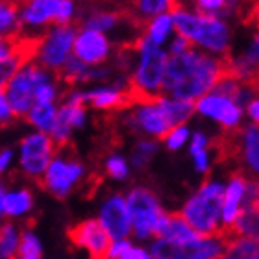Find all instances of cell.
Masks as SVG:
<instances>
[{
	"instance_id": "484cf974",
	"label": "cell",
	"mask_w": 259,
	"mask_h": 259,
	"mask_svg": "<svg viewBox=\"0 0 259 259\" xmlns=\"http://www.w3.org/2000/svg\"><path fill=\"white\" fill-rule=\"evenodd\" d=\"M221 259H259V239H233Z\"/></svg>"
},
{
	"instance_id": "4316f807",
	"label": "cell",
	"mask_w": 259,
	"mask_h": 259,
	"mask_svg": "<svg viewBox=\"0 0 259 259\" xmlns=\"http://www.w3.org/2000/svg\"><path fill=\"white\" fill-rule=\"evenodd\" d=\"M2 239H0V246H2V257L4 259H17L19 254V244H21V237L17 230L11 224H4L2 226Z\"/></svg>"
},
{
	"instance_id": "52a82bcc",
	"label": "cell",
	"mask_w": 259,
	"mask_h": 259,
	"mask_svg": "<svg viewBox=\"0 0 259 259\" xmlns=\"http://www.w3.org/2000/svg\"><path fill=\"white\" fill-rule=\"evenodd\" d=\"M76 35H78V32L74 30L72 24L54 26L52 30H49L41 39L35 61L50 72L60 74L61 69L70 60V56L74 54Z\"/></svg>"
},
{
	"instance_id": "60d3db41",
	"label": "cell",
	"mask_w": 259,
	"mask_h": 259,
	"mask_svg": "<svg viewBox=\"0 0 259 259\" xmlns=\"http://www.w3.org/2000/svg\"><path fill=\"white\" fill-rule=\"evenodd\" d=\"M11 157H13V152H11V150L2 152V156H0V168H2V170H6V168H8V165H10V161H11Z\"/></svg>"
},
{
	"instance_id": "5bb4252c",
	"label": "cell",
	"mask_w": 259,
	"mask_h": 259,
	"mask_svg": "<svg viewBox=\"0 0 259 259\" xmlns=\"http://www.w3.org/2000/svg\"><path fill=\"white\" fill-rule=\"evenodd\" d=\"M156 237L168 243L174 248L185 250L196 241H200L204 235L194 232L182 213H170V215L161 217V221H159V224L156 228Z\"/></svg>"
},
{
	"instance_id": "b9f144b4",
	"label": "cell",
	"mask_w": 259,
	"mask_h": 259,
	"mask_svg": "<svg viewBox=\"0 0 259 259\" xmlns=\"http://www.w3.org/2000/svg\"><path fill=\"white\" fill-rule=\"evenodd\" d=\"M248 13H250V21L259 28V2H255V4L252 6V10H250Z\"/></svg>"
},
{
	"instance_id": "83f0119b",
	"label": "cell",
	"mask_w": 259,
	"mask_h": 259,
	"mask_svg": "<svg viewBox=\"0 0 259 259\" xmlns=\"http://www.w3.org/2000/svg\"><path fill=\"white\" fill-rule=\"evenodd\" d=\"M17 259H41V244L32 232H24L21 235Z\"/></svg>"
},
{
	"instance_id": "7402d4cb",
	"label": "cell",
	"mask_w": 259,
	"mask_h": 259,
	"mask_svg": "<svg viewBox=\"0 0 259 259\" xmlns=\"http://www.w3.org/2000/svg\"><path fill=\"white\" fill-rule=\"evenodd\" d=\"M0 33L2 39H13L22 33L21 6L2 2L0 6Z\"/></svg>"
},
{
	"instance_id": "8fae6325",
	"label": "cell",
	"mask_w": 259,
	"mask_h": 259,
	"mask_svg": "<svg viewBox=\"0 0 259 259\" xmlns=\"http://www.w3.org/2000/svg\"><path fill=\"white\" fill-rule=\"evenodd\" d=\"M69 239L76 246H81V248H87L91 259H108L109 248H111V237L109 233L106 232V228L102 226L100 221H83L76 226L69 228L67 232Z\"/></svg>"
},
{
	"instance_id": "f6af8a7d",
	"label": "cell",
	"mask_w": 259,
	"mask_h": 259,
	"mask_svg": "<svg viewBox=\"0 0 259 259\" xmlns=\"http://www.w3.org/2000/svg\"><path fill=\"white\" fill-rule=\"evenodd\" d=\"M257 91H259V85H257Z\"/></svg>"
},
{
	"instance_id": "836d02e7",
	"label": "cell",
	"mask_w": 259,
	"mask_h": 259,
	"mask_svg": "<svg viewBox=\"0 0 259 259\" xmlns=\"http://www.w3.org/2000/svg\"><path fill=\"white\" fill-rule=\"evenodd\" d=\"M191 49H193V43H191L189 39H185L184 35L176 33L172 37V41H170V45H168V54L180 56V54H185V52Z\"/></svg>"
},
{
	"instance_id": "44dd1931",
	"label": "cell",
	"mask_w": 259,
	"mask_h": 259,
	"mask_svg": "<svg viewBox=\"0 0 259 259\" xmlns=\"http://www.w3.org/2000/svg\"><path fill=\"white\" fill-rule=\"evenodd\" d=\"M174 30V21H172V13H163V15L152 19L145 24V35L148 41H152L157 47H163L167 43V39L172 35Z\"/></svg>"
},
{
	"instance_id": "e0dca14e",
	"label": "cell",
	"mask_w": 259,
	"mask_h": 259,
	"mask_svg": "<svg viewBox=\"0 0 259 259\" xmlns=\"http://www.w3.org/2000/svg\"><path fill=\"white\" fill-rule=\"evenodd\" d=\"M246 184H248V180L244 178L243 174H233L230 184H228L226 196H224V209H222V235L235 224V221L243 211Z\"/></svg>"
},
{
	"instance_id": "7a4b0ae2",
	"label": "cell",
	"mask_w": 259,
	"mask_h": 259,
	"mask_svg": "<svg viewBox=\"0 0 259 259\" xmlns=\"http://www.w3.org/2000/svg\"><path fill=\"white\" fill-rule=\"evenodd\" d=\"M135 50H137V63L130 76L128 85L134 98V106H137L141 102H148L161 97L170 54L148 41L145 35H139Z\"/></svg>"
},
{
	"instance_id": "e575fe53",
	"label": "cell",
	"mask_w": 259,
	"mask_h": 259,
	"mask_svg": "<svg viewBox=\"0 0 259 259\" xmlns=\"http://www.w3.org/2000/svg\"><path fill=\"white\" fill-rule=\"evenodd\" d=\"M15 113H13V108H11L10 100L6 97L4 93H0V119H2V124H10L11 120H13Z\"/></svg>"
},
{
	"instance_id": "4dcf8cb0",
	"label": "cell",
	"mask_w": 259,
	"mask_h": 259,
	"mask_svg": "<svg viewBox=\"0 0 259 259\" xmlns=\"http://www.w3.org/2000/svg\"><path fill=\"white\" fill-rule=\"evenodd\" d=\"M58 85H56L54 80L47 81L43 85L39 87L37 93H35V104H54L56 98H58Z\"/></svg>"
},
{
	"instance_id": "8d00e7d4",
	"label": "cell",
	"mask_w": 259,
	"mask_h": 259,
	"mask_svg": "<svg viewBox=\"0 0 259 259\" xmlns=\"http://www.w3.org/2000/svg\"><path fill=\"white\" fill-rule=\"evenodd\" d=\"M207 145H209V139L205 137L202 132L193 135V141H191V154H196L200 150H207Z\"/></svg>"
},
{
	"instance_id": "9a60e30c",
	"label": "cell",
	"mask_w": 259,
	"mask_h": 259,
	"mask_svg": "<svg viewBox=\"0 0 259 259\" xmlns=\"http://www.w3.org/2000/svg\"><path fill=\"white\" fill-rule=\"evenodd\" d=\"M98 221L102 222V226L106 228L109 237L115 239V241L124 239L134 228V219H132V213H130L128 202L122 196H111L102 205Z\"/></svg>"
},
{
	"instance_id": "bcb514c9",
	"label": "cell",
	"mask_w": 259,
	"mask_h": 259,
	"mask_svg": "<svg viewBox=\"0 0 259 259\" xmlns=\"http://www.w3.org/2000/svg\"><path fill=\"white\" fill-rule=\"evenodd\" d=\"M24 2H26V0H24Z\"/></svg>"
},
{
	"instance_id": "d6986e66",
	"label": "cell",
	"mask_w": 259,
	"mask_h": 259,
	"mask_svg": "<svg viewBox=\"0 0 259 259\" xmlns=\"http://www.w3.org/2000/svg\"><path fill=\"white\" fill-rule=\"evenodd\" d=\"M157 104L161 106V109L167 115L168 122L172 124V128L176 126H184V122L189 119L191 115L196 111V106L193 102H184V100H176L170 97H157Z\"/></svg>"
},
{
	"instance_id": "603a6c76",
	"label": "cell",
	"mask_w": 259,
	"mask_h": 259,
	"mask_svg": "<svg viewBox=\"0 0 259 259\" xmlns=\"http://www.w3.org/2000/svg\"><path fill=\"white\" fill-rule=\"evenodd\" d=\"M26 120L32 126L43 132V134H52L58 120V108L54 104H33V108L30 109V113L26 115Z\"/></svg>"
},
{
	"instance_id": "7c38bea8",
	"label": "cell",
	"mask_w": 259,
	"mask_h": 259,
	"mask_svg": "<svg viewBox=\"0 0 259 259\" xmlns=\"http://www.w3.org/2000/svg\"><path fill=\"white\" fill-rule=\"evenodd\" d=\"M128 124L141 134L159 137V139H165L172 130V124L168 122L165 111L157 104V98L134 106V111L128 117Z\"/></svg>"
},
{
	"instance_id": "8992f818",
	"label": "cell",
	"mask_w": 259,
	"mask_h": 259,
	"mask_svg": "<svg viewBox=\"0 0 259 259\" xmlns=\"http://www.w3.org/2000/svg\"><path fill=\"white\" fill-rule=\"evenodd\" d=\"M74 13V0H26L21 6V22L22 28L37 30H45L49 24L69 26Z\"/></svg>"
},
{
	"instance_id": "7bdbcfd3",
	"label": "cell",
	"mask_w": 259,
	"mask_h": 259,
	"mask_svg": "<svg viewBox=\"0 0 259 259\" xmlns=\"http://www.w3.org/2000/svg\"><path fill=\"white\" fill-rule=\"evenodd\" d=\"M2 2H10V4H19L21 0H2Z\"/></svg>"
},
{
	"instance_id": "5b68a950",
	"label": "cell",
	"mask_w": 259,
	"mask_h": 259,
	"mask_svg": "<svg viewBox=\"0 0 259 259\" xmlns=\"http://www.w3.org/2000/svg\"><path fill=\"white\" fill-rule=\"evenodd\" d=\"M50 80H54L52 72L47 70L45 67H41L37 61H32V63L24 65L6 83V87H2V93L10 100L15 117H24L26 119V115L30 113V109L35 104V93H37V89Z\"/></svg>"
},
{
	"instance_id": "ac0fdd59",
	"label": "cell",
	"mask_w": 259,
	"mask_h": 259,
	"mask_svg": "<svg viewBox=\"0 0 259 259\" xmlns=\"http://www.w3.org/2000/svg\"><path fill=\"white\" fill-rule=\"evenodd\" d=\"M235 152L241 154L243 161L248 165L254 172H259V128L255 124L246 126L233 135Z\"/></svg>"
},
{
	"instance_id": "ffe728a7",
	"label": "cell",
	"mask_w": 259,
	"mask_h": 259,
	"mask_svg": "<svg viewBox=\"0 0 259 259\" xmlns=\"http://www.w3.org/2000/svg\"><path fill=\"white\" fill-rule=\"evenodd\" d=\"M176 0H134V15L137 22H148L163 13H172Z\"/></svg>"
},
{
	"instance_id": "d4e9b609",
	"label": "cell",
	"mask_w": 259,
	"mask_h": 259,
	"mask_svg": "<svg viewBox=\"0 0 259 259\" xmlns=\"http://www.w3.org/2000/svg\"><path fill=\"white\" fill-rule=\"evenodd\" d=\"M124 21V17L117 11H95L91 15L83 19L81 26L83 30H95V32H111Z\"/></svg>"
},
{
	"instance_id": "9c48e42d",
	"label": "cell",
	"mask_w": 259,
	"mask_h": 259,
	"mask_svg": "<svg viewBox=\"0 0 259 259\" xmlns=\"http://www.w3.org/2000/svg\"><path fill=\"white\" fill-rule=\"evenodd\" d=\"M81 174H83L81 163L74 159L72 154L65 156V146H61V148H58V154L52 159L49 170L45 172L43 180L39 184L43 185L49 193L63 198L65 194H69L72 187L78 184Z\"/></svg>"
},
{
	"instance_id": "3957f363",
	"label": "cell",
	"mask_w": 259,
	"mask_h": 259,
	"mask_svg": "<svg viewBox=\"0 0 259 259\" xmlns=\"http://www.w3.org/2000/svg\"><path fill=\"white\" fill-rule=\"evenodd\" d=\"M176 33L213 56H224L230 49V28L221 17L176 6L172 11Z\"/></svg>"
},
{
	"instance_id": "d6a6232c",
	"label": "cell",
	"mask_w": 259,
	"mask_h": 259,
	"mask_svg": "<svg viewBox=\"0 0 259 259\" xmlns=\"http://www.w3.org/2000/svg\"><path fill=\"white\" fill-rule=\"evenodd\" d=\"M106 170H108V174L113 176V178H124L126 174H128V165H126L124 157L111 156L108 161H106Z\"/></svg>"
},
{
	"instance_id": "f546056e",
	"label": "cell",
	"mask_w": 259,
	"mask_h": 259,
	"mask_svg": "<svg viewBox=\"0 0 259 259\" xmlns=\"http://www.w3.org/2000/svg\"><path fill=\"white\" fill-rule=\"evenodd\" d=\"M156 143L154 141H139L134 148V154H132V159L137 167H143L145 163H148L152 156H154V152H156Z\"/></svg>"
},
{
	"instance_id": "f35d334b",
	"label": "cell",
	"mask_w": 259,
	"mask_h": 259,
	"mask_svg": "<svg viewBox=\"0 0 259 259\" xmlns=\"http://www.w3.org/2000/svg\"><path fill=\"white\" fill-rule=\"evenodd\" d=\"M246 113H248L250 120H252L255 126H259V97H255L254 100L246 106Z\"/></svg>"
},
{
	"instance_id": "74e56055",
	"label": "cell",
	"mask_w": 259,
	"mask_h": 259,
	"mask_svg": "<svg viewBox=\"0 0 259 259\" xmlns=\"http://www.w3.org/2000/svg\"><path fill=\"white\" fill-rule=\"evenodd\" d=\"M193 157H194V165H196V168H198L200 172H205L209 168V154H207V150L196 152V154H193Z\"/></svg>"
},
{
	"instance_id": "1f68e13d",
	"label": "cell",
	"mask_w": 259,
	"mask_h": 259,
	"mask_svg": "<svg viewBox=\"0 0 259 259\" xmlns=\"http://www.w3.org/2000/svg\"><path fill=\"white\" fill-rule=\"evenodd\" d=\"M187 139H189V130H187V126H176L165 137V143H167V146L170 150H178V148L184 146V143Z\"/></svg>"
},
{
	"instance_id": "f1b7e54d",
	"label": "cell",
	"mask_w": 259,
	"mask_h": 259,
	"mask_svg": "<svg viewBox=\"0 0 259 259\" xmlns=\"http://www.w3.org/2000/svg\"><path fill=\"white\" fill-rule=\"evenodd\" d=\"M235 4H237V0H194V6L200 13L217 17L224 15L222 11H230Z\"/></svg>"
},
{
	"instance_id": "6da1fadb",
	"label": "cell",
	"mask_w": 259,
	"mask_h": 259,
	"mask_svg": "<svg viewBox=\"0 0 259 259\" xmlns=\"http://www.w3.org/2000/svg\"><path fill=\"white\" fill-rule=\"evenodd\" d=\"M226 74L228 60L191 49L185 54L170 56L163 91L170 98L196 104L200 98L213 93L217 83Z\"/></svg>"
},
{
	"instance_id": "4fadbf2b",
	"label": "cell",
	"mask_w": 259,
	"mask_h": 259,
	"mask_svg": "<svg viewBox=\"0 0 259 259\" xmlns=\"http://www.w3.org/2000/svg\"><path fill=\"white\" fill-rule=\"evenodd\" d=\"M194 106H196V111L200 115L217 120L226 130H235L243 119V106H239L233 98L219 95L215 91L205 95L204 98H200Z\"/></svg>"
},
{
	"instance_id": "d590c367",
	"label": "cell",
	"mask_w": 259,
	"mask_h": 259,
	"mask_svg": "<svg viewBox=\"0 0 259 259\" xmlns=\"http://www.w3.org/2000/svg\"><path fill=\"white\" fill-rule=\"evenodd\" d=\"M132 248V244L126 241V239H120V241H115L111 244V248H109V254H108V259H122L124 254L128 250Z\"/></svg>"
},
{
	"instance_id": "ab89813d",
	"label": "cell",
	"mask_w": 259,
	"mask_h": 259,
	"mask_svg": "<svg viewBox=\"0 0 259 259\" xmlns=\"http://www.w3.org/2000/svg\"><path fill=\"white\" fill-rule=\"evenodd\" d=\"M122 259H150V257L146 255L145 250H141V248H134V246H132V248H130L128 252H126V254H124V257H122Z\"/></svg>"
},
{
	"instance_id": "30bf717a",
	"label": "cell",
	"mask_w": 259,
	"mask_h": 259,
	"mask_svg": "<svg viewBox=\"0 0 259 259\" xmlns=\"http://www.w3.org/2000/svg\"><path fill=\"white\" fill-rule=\"evenodd\" d=\"M128 202L130 213L134 219V232L137 237L146 239L150 235H156V228L161 221V217L165 215L157 204L156 196L148 189H134L126 196Z\"/></svg>"
},
{
	"instance_id": "cb8c5ba5",
	"label": "cell",
	"mask_w": 259,
	"mask_h": 259,
	"mask_svg": "<svg viewBox=\"0 0 259 259\" xmlns=\"http://www.w3.org/2000/svg\"><path fill=\"white\" fill-rule=\"evenodd\" d=\"M0 207L2 213L10 217L22 215L32 207V194L26 189L13 191V193H6L2 191V200H0Z\"/></svg>"
},
{
	"instance_id": "ba28073f",
	"label": "cell",
	"mask_w": 259,
	"mask_h": 259,
	"mask_svg": "<svg viewBox=\"0 0 259 259\" xmlns=\"http://www.w3.org/2000/svg\"><path fill=\"white\" fill-rule=\"evenodd\" d=\"M56 152H58V145L49 134L37 132V134L26 135L21 141L22 172L41 182L45 172L49 170L52 159L56 157Z\"/></svg>"
},
{
	"instance_id": "2e32d148",
	"label": "cell",
	"mask_w": 259,
	"mask_h": 259,
	"mask_svg": "<svg viewBox=\"0 0 259 259\" xmlns=\"http://www.w3.org/2000/svg\"><path fill=\"white\" fill-rule=\"evenodd\" d=\"M111 54V43L106 37V33L95 32V30H83L81 28L76 35L74 56L89 67H97L104 63Z\"/></svg>"
},
{
	"instance_id": "ee69618b",
	"label": "cell",
	"mask_w": 259,
	"mask_h": 259,
	"mask_svg": "<svg viewBox=\"0 0 259 259\" xmlns=\"http://www.w3.org/2000/svg\"><path fill=\"white\" fill-rule=\"evenodd\" d=\"M150 259H163V257H157V255H152Z\"/></svg>"
},
{
	"instance_id": "277c9868",
	"label": "cell",
	"mask_w": 259,
	"mask_h": 259,
	"mask_svg": "<svg viewBox=\"0 0 259 259\" xmlns=\"http://www.w3.org/2000/svg\"><path fill=\"white\" fill-rule=\"evenodd\" d=\"M226 189L219 182H205L198 193L184 205L182 215L194 232L204 237L222 235V209H224Z\"/></svg>"
}]
</instances>
